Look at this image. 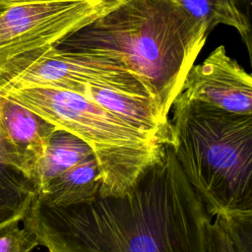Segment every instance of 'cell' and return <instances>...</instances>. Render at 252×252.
I'll use <instances>...</instances> for the list:
<instances>
[{
    "label": "cell",
    "mask_w": 252,
    "mask_h": 252,
    "mask_svg": "<svg viewBox=\"0 0 252 252\" xmlns=\"http://www.w3.org/2000/svg\"><path fill=\"white\" fill-rule=\"evenodd\" d=\"M21 220L0 225V252H32L39 245L36 236L27 227H20Z\"/></svg>",
    "instance_id": "obj_14"
},
{
    "label": "cell",
    "mask_w": 252,
    "mask_h": 252,
    "mask_svg": "<svg viewBox=\"0 0 252 252\" xmlns=\"http://www.w3.org/2000/svg\"><path fill=\"white\" fill-rule=\"evenodd\" d=\"M209 32L175 0H116L107 11L56 47L119 57L158 113L168 112Z\"/></svg>",
    "instance_id": "obj_2"
},
{
    "label": "cell",
    "mask_w": 252,
    "mask_h": 252,
    "mask_svg": "<svg viewBox=\"0 0 252 252\" xmlns=\"http://www.w3.org/2000/svg\"><path fill=\"white\" fill-rule=\"evenodd\" d=\"M0 94L84 141L100 176L99 197H118L157 161L164 145L76 93L41 87L0 90Z\"/></svg>",
    "instance_id": "obj_4"
},
{
    "label": "cell",
    "mask_w": 252,
    "mask_h": 252,
    "mask_svg": "<svg viewBox=\"0 0 252 252\" xmlns=\"http://www.w3.org/2000/svg\"><path fill=\"white\" fill-rule=\"evenodd\" d=\"M221 220L235 251L252 252V216Z\"/></svg>",
    "instance_id": "obj_15"
},
{
    "label": "cell",
    "mask_w": 252,
    "mask_h": 252,
    "mask_svg": "<svg viewBox=\"0 0 252 252\" xmlns=\"http://www.w3.org/2000/svg\"><path fill=\"white\" fill-rule=\"evenodd\" d=\"M0 125L9 145L19 158L24 172L34 181L38 162L51 134L57 128L1 94Z\"/></svg>",
    "instance_id": "obj_8"
},
{
    "label": "cell",
    "mask_w": 252,
    "mask_h": 252,
    "mask_svg": "<svg viewBox=\"0 0 252 252\" xmlns=\"http://www.w3.org/2000/svg\"><path fill=\"white\" fill-rule=\"evenodd\" d=\"M84 86L103 87L149 99L141 83L119 57L57 47L49 49L0 90L41 87L78 93Z\"/></svg>",
    "instance_id": "obj_6"
},
{
    "label": "cell",
    "mask_w": 252,
    "mask_h": 252,
    "mask_svg": "<svg viewBox=\"0 0 252 252\" xmlns=\"http://www.w3.org/2000/svg\"><path fill=\"white\" fill-rule=\"evenodd\" d=\"M76 94L91 99L159 144H172L170 121L159 116L150 99L96 86H84Z\"/></svg>",
    "instance_id": "obj_9"
},
{
    "label": "cell",
    "mask_w": 252,
    "mask_h": 252,
    "mask_svg": "<svg viewBox=\"0 0 252 252\" xmlns=\"http://www.w3.org/2000/svg\"><path fill=\"white\" fill-rule=\"evenodd\" d=\"M115 2L51 0L0 5V87Z\"/></svg>",
    "instance_id": "obj_5"
},
{
    "label": "cell",
    "mask_w": 252,
    "mask_h": 252,
    "mask_svg": "<svg viewBox=\"0 0 252 252\" xmlns=\"http://www.w3.org/2000/svg\"><path fill=\"white\" fill-rule=\"evenodd\" d=\"M179 94L230 113L252 115L251 75L226 54L222 45L191 67Z\"/></svg>",
    "instance_id": "obj_7"
},
{
    "label": "cell",
    "mask_w": 252,
    "mask_h": 252,
    "mask_svg": "<svg viewBox=\"0 0 252 252\" xmlns=\"http://www.w3.org/2000/svg\"><path fill=\"white\" fill-rule=\"evenodd\" d=\"M207 252H236L220 218L211 219L206 233Z\"/></svg>",
    "instance_id": "obj_16"
},
{
    "label": "cell",
    "mask_w": 252,
    "mask_h": 252,
    "mask_svg": "<svg viewBox=\"0 0 252 252\" xmlns=\"http://www.w3.org/2000/svg\"><path fill=\"white\" fill-rule=\"evenodd\" d=\"M172 148L212 217L252 216V115H239L180 94L173 102Z\"/></svg>",
    "instance_id": "obj_3"
},
{
    "label": "cell",
    "mask_w": 252,
    "mask_h": 252,
    "mask_svg": "<svg viewBox=\"0 0 252 252\" xmlns=\"http://www.w3.org/2000/svg\"><path fill=\"white\" fill-rule=\"evenodd\" d=\"M100 189L99 168L92 156L48 182L35 198L52 207L69 208L95 201Z\"/></svg>",
    "instance_id": "obj_10"
},
{
    "label": "cell",
    "mask_w": 252,
    "mask_h": 252,
    "mask_svg": "<svg viewBox=\"0 0 252 252\" xmlns=\"http://www.w3.org/2000/svg\"><path fill=\"white\" fill-rule=\"evenodd\" d=\"M92 156L93 151L84 141L57 128L51 134L36 168L34 181L38 192L52 179Z\"/></svg>",
    "instance_id": "obj_12"
},
{
    "label": "cell",
    "mask_w": 252,
    "mask_h": 252,
    "mask_svg": "<svg viewBox=\"0 0 252 252\" xmlns=\"http://www.w3.org/2000/svg\"><path fill=\"white\" fill-rule=\"evenodd\" d=\"M211 219L164 145L123 195L69 208L34 197L22 220L48 252H207Z\"/></svg>",
    "instance_id": "obj_1"
},
{
    "label": "cell",
    "mask_w": 252,
    "mask_h": 252,
    "mask_svg": "<svg viewBox=\"0 0 252 252\" xmlns=\"http://www.w3.org/2000/svg\"><path fill=\"white\" fill-rule=\"evenodd\" d=\"M190 16L204 23L210 32L218 25L234 28L250 45V23L236 0H175ZM250 50V48H249Z\"/></svg>",
    "instance_id": "obj_13"
},
{
    "label": "cell",
    "mask_w": 252,
    "mask_h": 252,
    "mask_svg": "<svg viewBox=\"0 0 252 252\" xmlns=\"http://www.w3.org/2000/svg\"><path fill=\"white\" fill-rule=\"evenodd\" d=\"M43 1H51V0H0V5H12V4L43 2Z\"/></svg>",
    "instance_id": "obj_17"
},
{
    "label": "cell",
    "mask_w": 252,
    "mask_h": 252,
    "mask_svg": "<svg viewBox=\"0 0 252 252\" xmlns=\"http://www.w3.org/2000/svg\"><path fill=\"white\" fill-rule=\"evenodd\" d=\"M37 193L35 182L24 172L0 125V225L22 220Z\"/></svg>",
    "instance_id": "obj_11"
}]
</instances>
